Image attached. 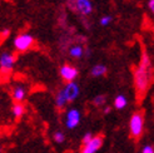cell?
I'll return each instance as SVG.
<instances>
[{
    "instance_id": "cell-22",
    "label": "cell",
    "mask_w": 154,
    "mask_h": 153,
    "mask_svg": "<svg viewBox=\"0 0 154 153\" xmlns=\"http://www.w3.org/2000/svg\"><path fill=\"white\" fill-rule=\"evenodd\" d=\"M10 35V30L9 29H4L2 33H0V39H5V38H8Z\"/></svg>"
},
{
    "instance_id": "cell-10",
    "label": "cell",
    "mask_w": 154,
    "mask_h": 153,
    "mask_svg": "<svg viewBox=\"0 0 154 153\" xmlns=\"http://www.w3.org/2000/svg\"><path fill=\"white\" fill-rule=\"evenodd\" d=\"M11 95H13V99L17 103H21L25 99V97H26V89L23 86H18V87H15L13 89Z\"/></svg>"
},
{
    "instance_id": "cell-4",
    "label": "cell",
    "mask_w": 154,
    "mask_h": 153,
    "mask_svg": "<svg viewBox=\"0 0 154 153\" xmlns=\"http://www.w3.org/2000/svg\"><path fill=\"white\" fill-rule=\"evenodd\" d=\"M69 5L72 6V9L80 15H89L93 11V4L90 0H70Z\"/></svg>"
},
{
    "instance_id": "cell-19",
    "label": "cell",
    "mask_w": 154,
    "mask_h": 153,
    "mask_svg": "<svg viewBox=\"0 0 154 153\" xmlns=\"http://www.w3.org/2000/svg\"><path fill=\"white\" fill-rule=\"evenodd\" d=\"M112 21H113V18L110 17V15H104V17L100 18V25L106 27V25H109Z\"/></svg>"
},
{
    "instance_id": "cell-20",
    "label": "cell",
    "mask_w": 154,
    "mask_h": 153,
    "mask_svg": "<svg viewBox=\"0 0 154 153\" xmlns=\"http://www.w3.org/2000/svg\"><path fill=\"white\" fill-rule=\"evenodd\" d=\"M93 138V134H91L90 132H87L85 134H84V137H83V139H82V142H83V146H85L87 143H89V141Z\"/></svg>"
},
{
    "instance_id": "cell-23",
    "label": "cell",
    "mask_w": 154,
    "mask_h": 153,
    "mask_svg": "<svg viewBox=\"0 0 154 153\" xmlns=\"http://www.w3.org/2000/svg\"><path fill=\"white\" fill-rule=\"evenodd\" d=\"M148 8L150 9L152 13L154 11V0H149V2H148Z\"/></svg>"
},
{
    "instance_id": "cell-9",
    "label": "cell",
    "mask_w": 154,
    "mask_h": 153,
    "mask_svg": "<svg viewBox=\"0 0 154 153\" xmlns=\"http://www.w3.org/2000/svg\"><path fill=\"white\" fill-rule=\"evenodd\" d=\"M15 64V57L10 53H3L0 55V69L4 73L11 72L13 67Z\"/></svg>"
},
{
    "instance_id": "cell-25",
    "label": "cell",
    "mask_w": 154,
    "mask_h": 153,
    "mask_svg": "<svg viewBox=\"0 0 154 153\" xmlns=\"http://www.w3.org/2000/svg\"><path fill=\"white\" fill-rule=\"evenodd\" d=\"M0 153H2V147H0Z\"/></svg>"
},
{
    "instance_id": "cell-3",
    "label": "cell",
    "mask_w": 154,
    "mask_h": 153,
    "mask_svg": "<svg viewBox=\"0 0 154 153\" xmlns=\"http://www.w3.org/2000/svg\"><path fill=\"white\" fill-rule=\"evenodd\" d=\"M33 44H34V38H33V35H30L28 33H23L14 39V47L19 52L29 50L33 47Z\"/></svg>"
},
{
    "instance_id": "cell-12",
    "label": "cell",
    "mask_w": 154,
    "mask_h": 153,
    "mask_svg": "<svg viewBox=\"0 0 154 153\" xmlns=\"http://www.w3.org/2000/svg\"><path fill=\"white\" fill-rule=\"evenodd\" d=\"M106 67L104 64H95L93 68H91L90 70V74L94 76V78H99V76H102L106 73Z\"/></svg>"
},
{
    "instance_id": "cell-5",
    "label": "cell",
    "mask_w": 154,
    "mask_h": 153,
    "mask_svg": "<svg viewBox=\"0 0 154 153\" xmlns=\"http://www.w3.org/2000/svg\"><path fill=\"white\" fill-rule=\"evenodd\" d=\"M82 120V114L76 108H70L65 116V126L68 129H75Z\"/></svg>"
},
{
    "instance_id": "cell-15",
    "label": "cell",
    "mask_w": 154,
    "mask_h": 153,
    "mask_svg": "<svg viewBox=\"0 0 154 153\" xmlns=\"http://www.w3.org/2000/svg\"><path fill=\"white\" fill-rule=\"evenodd\" d=\"M69 54H70L72 58L78 59V58H82L83 57L84 50H83V48L80 47V45H75V47H72L70 49H69Z\"/></svg>"
},
{
    "instance_id": "cell-21",
    "label": "cell",
    "mask_w": 154,
    "mask_h": 153,
    "mask_svg": "<svg viewBox=\"0 0 154 153\" xmlns=\"http://www.w3.org/2000/svg\"><path fill=\"white\" fill-rule=\"evenodd\" d=\"M140 153H154V148H153V146H150V144H147V146H144L142 148Z\"/></svg>"
},
{
    "instance_id": "cell-16",
    "label": "cell",
    "mask_w": 154,
    "mask_h": 153,
    "mask_svg": "<svg viewBox=\"0 0 154 153\" xmlns=\"http://www.w3.org/2000/svg\"><path fill=\"white\" fill-rule=\"evenodd\" d=\"M139 67H143V68H150V57L148 55V53H147V52H143L142 58H140Z\"/></svg>"
},
{
    "instance_id": "cell-24",
    "label": "cell",
    "mask_w": 154,
    "mask_h": 153,
    "mask_svg": "<svg viewBox=\"0 0 154 153\" xmlns=\"http://www.w3.org/2000/svg\"><path fill=\"white\" fill-rule=\"evenodd\" d=\"M109 112H110V107H105L104 108V114H108Z\"/></svg>"
},
{
    "instance_id": "cell-7",
    "label": "cell",
    "mask_w": 154,
    "mask_h": 153,
    "mask_svg": "<svg viewBox=\"0 0 154 153\" xmlns=\"http://www.w3.org/2000/svg\"><path fill=\"white\" fill-rule=\"evenodd\" d=\"M63 92L65 94V98H66L68 103H69V102H74L75 99L79 97L80 88L75 82H70V83H66V86L63 88Z\"/></svg>"
},
{
    "instance_id": "cell-1",
    "label": "cell",
    "mask_w": 154,
    "mask_h": 153,
    "mask_svg": "<svg viewBox=\"0 0 154 153\" xmlns=\"http://www.w3.org/2000/svg\"><path fill=\"white\" fill-rule=\"evenodd\" d=\"M134 84H135L137 93L139 95H143L148 90L150 84L149 68H143V67L137 68L134 72Z\"/></svg>"
},
{
    "instance_id": "cell-2",
    "label": "cell",
    "mask_w": 154,
    "mask_h": 153,
    "mask_svg": "<svg viewBox=\"0 0 154 153\" xmlns=\"http://www.w3.org/2000/svg\"><path fill=\"white\" fill-rule=\"evenodd\" d=\"M144 131V116L140 112H135L129 119V133L130 137L138 139Z\"/></svg>"
},
{
    "instance_id": "cell-8",
    "label": "cell",
    "mask_w": 154,
    "mask_h": 153,
    "mask_svg": "<svg viewBox=\"0 0 154 153\" xmlns=\"http://www.w3.org/2000/svg\"><path fill=\"white\" fill-rule=\"evenodd\" d=\"M103 146V137L100 136H93V138L83 147L82 153H97Z\"/></svg>"
},
{
    "instance_id": "cell-14",
    "label": "cell",
    "mask_w": 154,
    "mask_h": 153,
    "mask_svg": "<svg viewBox=\"0 0 154 153\" xmlns=\"http://www.w3.org/2000/svg\"><path fill=\"white\" fill-rule=\"evenodd\" d=\"M25 113V107L21 103H15L13 105V116L15 118H21Z\"/></svg>"
},
{
    "instance_id": "cell-6",
    "label": "cell",
    "mask_w": 154,
    "mask_h": 153,
    "mask_svg": "<svg viewBox=\"0 0 154 153\" xmlns=\"http://www.w3.org/2000/svg\"><path fill=\"white\" fill-rule=\"evenodd\" d=\"M60 76L63 78L66 83H70V82H74L79 75V72L76 69L75 67H73L72 64H63L60 67Z\"/></svg>"
},
{
    "instance_id": "cell-13",
    "label": "cell",
    "mask_w": 154,
    "mask_h": 153,
    "mask_svg": "<svg viewBox=\"0 0 154 153\" xmlns=\"http://www.w3.org/2000/svg\"><path fill=\"white\" fill-rule=\"evenodd\" d=\"M66 104H68V101L65 98V94H64L63 89H60L57 93V95H55V105L58 107L59 109H61V108H64Z\"/></svg>"
},
{
    "instance_id": "cell-11",
    "label": "cell",
    "mask_w": 154,
    "mask_h": 153,
    "mask_svg": "<svg viewBox=\"0 0 154 153\" xmlns=\"http://www.w3.org/2000/svg\"><path fill=\"white\" fill-rule=\"evenodd\" d=\"M127 105H128V99H127V97L124 94H119V95H117L114 98V107L118 111L124 109Z\"/></svg>"
},
{
    "instance_id": "cell-17",
    "label": "cell",
    "mask_w": 154,
    "mask_h": 153,
    "mask_svg": "<svg viewBox=\"0 0 154 153\" xmlns=\"http://www.w3.org/2000/svg\"><path fill=\"white\" fill-rule=\"evenodd\" d=\"M65 134H64V132H61V131H57L55 133L53 134V139H54V142L55 143H64L65 142Z\"/></svg>"
},
{
    "instance_id": "cell-18",
    "label": "cell",
    "mask_w": 154,
    "mask_h": 153,
    "mask_svg": "<svg viewBox=\"0 0 154 153\" xmlns=\"http://www.w3.org/2000/svg\"><path fill=\"white\" fill-rule=\"evenodd\" d=\"M105 102H106V97H105V95H103V94L97 95V97L93 99V103H94V105H95V107H102V105H104V104H105Z\"/></svg>"
}]
</instances>
